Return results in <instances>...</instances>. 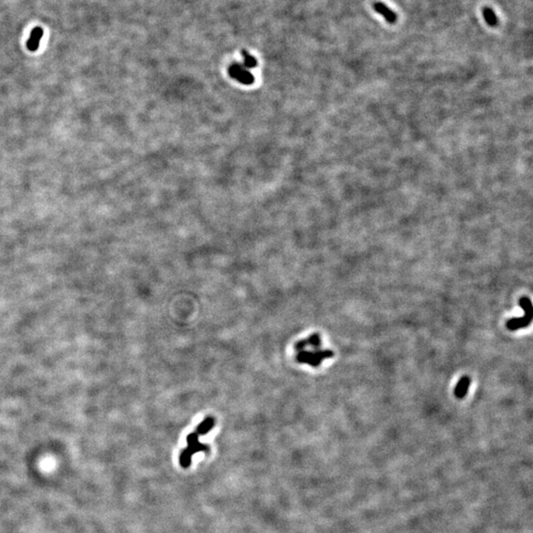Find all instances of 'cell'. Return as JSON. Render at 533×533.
Wrapping results in <instances>:
<instances>
[{
  "instance_id": "cell-1",
  "label": "cell",
  "mask_w": 533,
  "mask_h": 533,
  "mask_svg": "<svg viewBox=\"0 0 533 533\" xmlns=\"http://www.w3.org/2000/svg\"><path fill=\"white\" fill-rule=\"evenodd\" d=\"M519 305L523 309L524 315L519 318H512L507 322V327L511 331H515L527 327L531 323V320L533 318V306L531 300L528 298H521L519 299Z\"/></svg>"
},
{
  "instance_id": "cell-2",
  "label": "cell",
  "mask_w": 533,
  "mask_h": 533,
  "mask_svg": "<svg viewBox=\"0 0 533 533\" xmlns=\"http://www.w3.org/2000/svg\"><path fill=\"white\" fill-rule=\"evenodd\" d=\"M334 357V353L331 350H314V351H301L297 356V361L300 363H307L313 367L319 366L323 360Z\"/></svg>"
},
{
  "instance_id": "cell-3",
  "label": "cell",
  "mask_w": 533,
  "mask_h": 533,
  "mask_svg": "<svg viewBox=\"0 0 533 533\" xmlns=\"http://www.w3.org/2000/svg\"><path fill=\"white\" fill-rule=\"evenodd\" d=\"M228 72L233 79L244 85H251L254 82L253 74L243 64H240L237 63L232 64L229 66Z\"/></svg>"
},
{
  "instance_id": "cell-4",
  "label": "cell",
  "mask_w": 533,
  "mask_h": 533,
  "mask_svg": "<svg viewBox=\"0 0 533 533\" xmlns=\"http://www.w3.org/2000/svg\"><path fill=\"white\" fill-rule=\"evenodd\" d=\"M307 347H311L314 350H317V349L321 348V338H320L319 334H316V333L312 334V335H310V337L308 339L298 341L295 345V349L298 352H301V351L305 350Z\"/></svg>"
},
{
  "instance_id": "cell-5",
  "label": "cell",
  "mask_w": 533,
  "mask_h": 533,
  "mask_svg": "<svg viewBox=\"0 0 533 533\" xmlns=\"http://www.w3.org/2000/svg\"><path fill=\"white\" fill-rule=\"evenodd\" d=\"M372 7L373 9L378 13L380 14L381 16H383L385 18V20L388 22V23H395L396 20H397V15L395 14V12H393L390 8L387 7L385 4H383L382 2H374L372 4Z\"/></svg>"
},
{
  "instance_id": "cell-6",
  "label": "cell",
  "mask_w": 533,
  "mask_h": 533,
  "mask_svg": "<svg viewBox=\"0 0 533 533\" xmlns=\"http://www.w3.org/2000/svg\"><path fill=\"white\" fill-rule=\"evenodd\" d=\"M43 35V31L41 27H36L30 36V39L27 41V47L31 52H35L39 48L40 41Z\"/></svg>"
},
{
  "instance_id": "cell-7",
  "label": "cell",
  "mask_w": 533,
  "mask_h": 533,
  "mask_svg": "<svg viewBox=\"0 0 533 533\" xmlns=\"http://www.w3.org/2000/svg\"><path fill=\"white\" fill-rule=\"evenodd\" d=\"M470 383H471V379L468 377V376H463L462 378L459 379L458 383L456 384V387L454 389V394L457 398L459 399H463L467 392H468V388L470 386Z\"/></svg>"
},
{
  "instance_id": "cell-8",
  "label": "cell",
  "mask_w": 533,
  "mask_h": 533,
  "mask_svg": "<svg viewBox=\"0 0 533 533\" xmlns=\"http://www.w3.org/2000/svg\"><path fill=\"white\" fill-rule=\"evenodd\" d=\"M213 426H214V419L212 417H208L198 426L196 432L199 435H205L209 433Z\"/></svg>"
},
{
  "instance_id": "cell-9",
  "label": "cell",
  "mask_w": 533,
  "mask_h": 533,
  "mask_svg": "<svg viewBox=\"0 0 533 533\" xmlns=\"http://www.w3.org/2000/svg\"><path fill=\"white\" fill-rule=\"evenodd\" d=\"M482 14H483V17L484 19H485V21L487 22L488 25L490 26H497L498 25V17L496 16L495 12L489 8V7H485L483 8V11H482Z\"/></svg>"
},
{
  "instance_id": "cell-10",
  "label": "cell",
  "mask_w": 533,
  "mask_h": 533,
  "mask_svg": "<svg viewBox=\"0 0 533 533\" xmlns=\"http://www.w3.org/2000/svg\"><path fill=\"white\" fill-rule=\"evenodd\" d=\"M188 450V452L192 456L195 453L197 452H210L211 448L208 445H204V444H201V443H197L195 445L192 446H188V448H186Z\"/></svg>"
},
{
  "instance_id": "cell-11",
  "label": "cell",
  "mask_w": 533,
  "mask_h": 533,
  "mask_svg": "<svg viewBox=\"0 0 533 533\" xmlns=\"http://www.w3.org/2000/svg\"><path fill=\"white\" fill-rule=\"evenodd\" d=\"M242 56H243V59H244V64H243V65H244L247 69L256 67V65L258 64V62H257V60H256L253 56H251V55H250L248 52H246L245 50L242 51Z\"/></svg>"
},
{
  "instance_id": "cell-12",
  "label": "cell",
  "mask_w": 533,
  "mask_h": 533,
  "mask_svg": "<svg viewBox=\"0 0 533 533\" xmlns=\"http://www.w3.org/2000/svg\"><path fill=\"white\" fill-rule=\"evenodd\" d=\"M192 463V455L185 448L180 455V464L183 468H188Z\"/></svg>"
},
{
  "instance_id": "cell-13",
  "label": "cell",
  "mask_w": 533,
  "mask_h": 533,
  "mask_svg": "<svg viewBox=\"0 0 533 533\" xmlns=\"http://www.w3.org/2000/svg\"><path fill=\"white\" fill-rule=\"evenodd\" d=\"M197 443H199V434L196 431L190 433L187 437L188 446H192V445H195Z\"/></svg>"
}]
</instances>
